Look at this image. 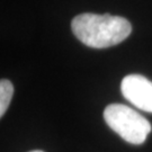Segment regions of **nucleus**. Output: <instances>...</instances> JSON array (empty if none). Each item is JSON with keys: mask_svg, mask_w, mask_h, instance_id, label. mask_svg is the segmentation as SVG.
Instances as JSON below:
<instances>
[{"mask_svg": "<svg viewBox=\"0 0 152 152\" xmlns=\"http://www.w3.org/2000/svg\"><path fill=\"white\" fill-rule=\"evenodd\" d=\"M14 95V86L9 80L2 79L0 81V116L5 115L6 110L10 104L11 97Z\"/></svg>", "mask_w": 152, "mask_h": 152, "instance_id": "nucleus-4", "label": "nucleus"}, {"mask_svg": "<svg viewBox=\"0 0 152 152\" xmlns=\"http://www.w3.org/2000/svg\"><path fill=\"white\" fill-rule=\"evenodd\" d=\"M31 152H43V151H41V150H34V151H31Z\"/></svg>", "mask_w": 152, "mask_h": 152, "instance_id": "nucleus-5", "label": "nucleus"}, {"mask_svg": "<svg viewBox=\"0 0 152 152\" xmlns=\"http://www.w3.org/2000/svg\"><path fill=\"white\" fill-rule=\"evenodd\" d=\"M72 32L81 43L94 49H106L123 42L132 32L131 23L113 15L81 14L71 22Z\"/></svg>", "mask_w": 152, "mask_h": 152, "instance_id": "nucleus-1", "label": "nucleus"}, {"mask_svg": "<svg viewBox=\"0 0 152 152\" xmlns=\"http://www.w3.org/2000/svg\"><path fill=\"white\" fill-rule=\"evenodd\" d=\"M106 124L131 144H142L151 132L150 122L136 110L122 104L108 105L104 110Z\"/></svg>", "mask_w": 152, "mask_h": 152, "instance_id": "nucleus-2", "label": "nucleus"}, {"mask_svg": "<svg viewBox=\"0 0 152 152\" xmlns=\"http://www.w3.org/2000/svg\"><path fill=\"white\" fill-rule=\"evenodd\" d=\"M121 91L139 109L152 113V81L141 75H129L122 80Z\"/></svg>", "mask_w": 152, "mask_h": 152, "instance_id": "nucleus-3", "label": "nucleus"}]
</instances>
